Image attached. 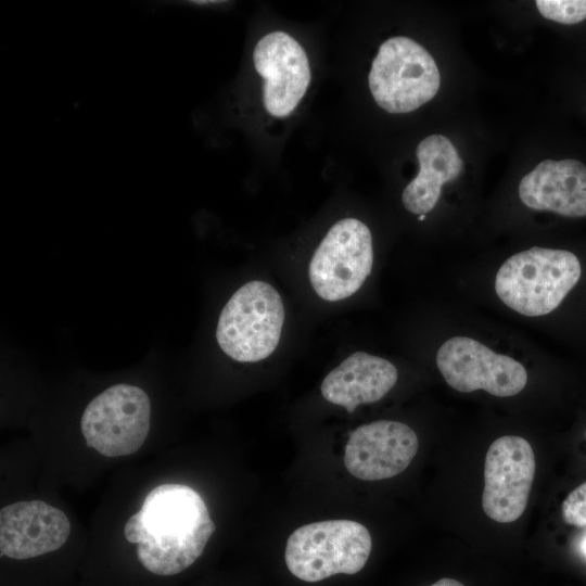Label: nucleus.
<instances>
[{
    "instance_id": "f257e3e1",
    "label": "nucleus",
    "mask_w": 586,
    "mask_h": 586,
    "mask_svg": "<svg viewBox=\"0 0 586 586\" xmlns=\"http://www.w3.org/2000/svg\"><path fill=\"white\" fill-rule=\"evenodd\" d=\"M124 531L126 539L137 544L141 564L156 575L167 576L195 562L215 532V524L194 489L163 484L146 495Z\"/></svg>"
},
{
    "instance_id": "f03ea898",
    "label": "nucleus",
    "mask_w": 586,
    "mask_h": 586,
    "mask_svg": "<svg viewBox=\"0 0 586 586\" xmlns=\"http://www.w3.org/2000/svg\"><path fill=\"white\" fill-rule=\"evenodd\" d=\"M578 258L565 250L532 247L510 256L495 279L498 297L514 311L544 316L556 309L581 278Z\"/></svg>"
},
{
    "instance_id": "7ed1b4c3",
    "label": "nucleus",
    "mask_w": 586,
    "mask_h": 586,
    "mask_svg": "<svg viewBox=\"0 0 586 586\" xmlns=\"http://www.w3.org/2000/svg\"><path fill=\"white\" fill-rule=\"evenodd\" d=\"M371 545L369 531L359 522L320 521L290 535L284 560L295 577L314 583L339 573H358L370 556Z\"/></svg>"
},
{
    "instance_id": "20e7f679",
    "label": "nucleus",
    "mask_w": 586,
    "mask_h": 586,
    "mask_svg": "<svg viewBox=\"0 0 586 586\" xmlns=\"http://www.w3.org/2000/svg\"><path fill=\"white\" fill-rule=\"evenodd\" d=\"M283 322L284 308L278 291L267 282L250 281L224 306L216 339L234 360L259 361L276 349Z\"/></svg>"
},
{
    "instance_id": "39448f33",
    "label": "nucleus",
    "mask_w": 586,
    "mask_h": 586,
    "mask_svg": "<svg viewBox=\"0 0 586 586\" xmlns=\"http://www.w3.org/2000/svg\"><path fill=\"white\" fill-rule=\"evenodd\" d=\"M441 85L433 56L415 40H385L372 62L369 88L377 104L388 113H409L432 100Z\"/></svg>"
},
{
    "instance_id": "423d86ee",
    "label": "nucleus",
    "mask_w": 586,
    "mask_h": 586,
    "mask_svg": "<svg viewBox=\"0 0 586 586\" xmlns=\"http://www.w3.org/2000/svg\"><path fill=\"white\" fill-rule=\"evenodd\" d=\"M150 419L146 393L138 386L116 384L88 404L80 426L89 447L105 457H119L136 453L143 445Z\"/></svg>"
},
{
    "instance_id": "0eeeda50",
    "label": "nucleus",
    "mask_w": 586,
    "mask_h": 586,
    "mask_svg": "<svg viewBox=\"0 0 586 586\" xmlns=\"http://www.w3.org/2000/svg\"><path fill=\"white\" fill-rule=\"evenodd\" d=\"M373 264L372 238L360 220L335 222L316 249L309 263V280L315 292L329 302L357 292Z\"/></svg>"
},
{
    "instance_id": "6e6552de",
    "label": "nucleus",
    "mask_w": 586,
    "mask_h": 586,
    "mask_svg": "<svg viewBox=\"0 0 586 586\" xmlns=\"http://www.w3.org/2000/svg\"><path fill=\"white\" fill-rule=\"evenodd\" d=\"M436 365L447 384L461 393L484 390L497 397H509L520 393L527 382L523 365L468 336H454L442 344Z\"/></svg>"
},
{
    "instance_id": "1a4fd4ad",
    "label": "nucleus",
    "mask_w": 586,
    "mask_h": 586,
    "mask_svg": "<svg viewBox=\"0 0 586 586\" xmlns=\"http://www.w3.org/2000/svg\"><path fill=\"white\" fill-rule=\"evenodd\" d=\"M536 470L531 444L523 437L495 440L485 457L482 507L499 523L518 520L526 509Z\"/></svg>"
},
{
    "instance_id": "9d476101",
    "label": "nucleus",
    "mask_w": 586,
    "mask_h": 586,
    "mask_svg": "<svg viewBox=\"0 0 586 586\" xmlns=\"http://www.w3.org/2000/svg\"><path fill=\"white\" fill-rule=\"evenodd\" d=\"M253 62L264 78L266 111L276 117L291 114L310 82L309 62L303 47L289 34L272 31L255 46Z\"/></svg>"
},
{
    "instance_id": "9b49d317",
    "label": "nucleus",
    "mask_w": 586,
    "mask_h": 586,
    "mask_svg": "<svg viewBox=\"0 0 586 586\" xmlns=\"http://www.w3.org/2000/svg\"><path fill=\"white\" fill-rule=\"evenodd\" d=\"M416 432L398 421L379 420L354 430L345 446L344 464L355 477L378 481L402 473L418 451Z\"/></svg>"
},
{
    "instance_id": "f8f14e48",
    "label": "nucleus",
    "mask_w": 586,
    "mask_h": 586,
    "mask_svg": "<svg viewBox=\"0 0 586 586\" xmlns=\"http://www.w3.org/2000/svg\"><path fill=\"white\" fill-rule=\"evenodd\" d=\"M71 524L60 509L41 500L18 501L0 511L1 556L35 558L61 548Z\"/></svg>"
},
{
    "instance_id": "ddd939ff",
    "label": "nucleus",
    "mask_w": 586,
    "mask_h": 586,
    "mask_svg": "<svg viewBox=\"0 0 586 586\" xmlns=\"http://www.w3.org/2000/svg\"><path fill=\"white\" fill-rule=\"evenodd\" d=\"M519 195L535 211L586 217V166L577 160H545L522 178Z\"/></svg>"
},
{
    "instance_id": "4468645a",
    "label": "nucleus",
    "mask_w": 586,
    "mask_h": 586,
    "mask_svg": "<svg viewBox=\"0 0 586 586\" xmlns=\"http://www.w3.org/2000/svg\"><path fill=\"white\" fill-rule=\"evenodd\" d=\"M397 377L391 361L356 352L323 379L321 394L328 402L353 412L360 404L381 399L395 385Z\"/></svg>"
},
{
    "instance_id": "2eb2a0df",
    "label": "nucleus",
    "mask_w": 586,
    "mask_h": 586,
    "mask_svg": "<svg viewBox=\"0 0 586 586\" xmlns=\"http://www.w3.org/2000/svg\"><path fill=\"white\" fill-rule=\"evenodd\" d=\"M416 155L419 173L404 189L402 201L410 213L425 215L436 205L442 186L462 173L463 162L450 140L442 135L421 140Z\"/></svg>"
},
{
    "instance_id": "dca6fc26",
    "label": "nucleus",
    "mask_w": 586,
    "mask_h": 586,
    "mask_svg": "<svg viewBox=\"0 0 586 586\" xmlns=\"http://www.w3.org/2000/svg\"><path fill=\"white\" fill-rule=\"evenodd\" d=\"M539 13L561 24H577L586 18V0H537Z\"/></svg>"
},
{
    "instance_id": "f3484780",
    "label": "nucleus",
    "mask_w": 586,
    "mask_h": 586,
    "mask_svg": "<svg viewBox=\"0 0 586 586\" xmlns=\"http://www.w3.org/2000/svg\"><path fill=\"white\" fill-rule=\"evenodd\" d=\"M565 523L586 526V481L573 489L562 502Z\"/></svg>"
},
{
    "instance_id": "a211bd4d",
    "label": "nucleus",
    "mask_w": 586,
    "mask_h": 586,
    "mask_svg": "<svg viewBox=\"0 0 586 586\" xmlns=\"http://www.w3.org/2000/svg\"><path fill=\"white\" fill-rule=\"evenodd\" d=\"M431 586H464L461 582L453 579V578H442Z\"/></svg>"
},
{
    "instance_id": "6ab92c4d",
    "label": "nucleus",
    "mask_w": 586,
    "mask_h": 586,
    "mask_svg": "<svg viewBox=\"0 0 586 586\" xmlns=\"http://www.w3.org/2000/svg\"><path fill=\"white\" fill-rule=\"evenodd\" d=\"M582 550H583L584 555L586 556V538L582 543Z\"/></svg>"
},
{
    "instance_id": "aec40b11",
    "label": "nucleus",
    "mask_w": 586,
    "mask_h": 586,
    "mask_svg": "<svg viewBox=\"0 0 586 586\" xmlns=\"http://www.w3.org/2000/svg\"><path fill=\"white\" fill-rule=\"evenodd\" d=\"M425 217H426L425 215H419V217H418V218H419V220H424V219H425Z\"/></svg>"
}]
</instances>
